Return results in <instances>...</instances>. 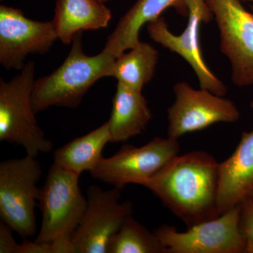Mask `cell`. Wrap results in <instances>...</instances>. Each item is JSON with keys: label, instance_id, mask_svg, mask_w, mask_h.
<instances>
[{"label": "cell", "instance_id": "6da1fadb", "mask_svg": "<svg viewBox=\"0 0 253 253\" xmlns=\"http://www.w3.org/2000/svg\"><path fill=\"white\" fill-rule=\"evenodd\" d=\"M220 163L204 151L177 155L146 184L187 228L220 216Z\"/></svg>", "mask_w": 253, "mask_h": 253}, {"label": "cell", "instance_id": "7a4b0ae2", "mask_svg": "<svg viewBox=\"0 0 253 253\" xmlns=\"http://www.w3.org/2000/svg\"><path fill=\"white\" fill-rule=\"evenodd\" d=\"M83 33L79 32L73 38L62 64L51 74L35 81L32 104L36 114L51 106L76 109L95 83L107 77L116 58L103 50L95 56L86 55L83 47Z\"/></svg>", "mask_w": 253, "mask_h": 253}, {"label": "cell", "instance_id": "3957f363", "mask_svg": "<svg viewBox=\"0 0 253 253\" xmlns=\"http://www.w3.org/2000/svg\"><path fill=\"white\" fill-rule=\"evenodd\" d=\"M35 64L26 63L11 81H0V141L22 146L26 155L49 153L53 143L37 122L32 104Z\"/></svg>", "mask_w": 253, "mask_h": 253}, {"label": "cell", "instance_id": "277c9868", "mask_svg": "<svg viewBox=\"0 0 253 253\" xmlns=\"http://www.w3.org/2000/svg\"><path fill=\"white\" fill-rule=\"evenodd\" d=\"M41 163L26 155L0 163V217L23 239L36 234L35 208L41 188Z\"/></svg>", "mask_w": 253, "mask_h": 253}, {"label": "cell", "instance_id": "5b68a950", "mask_svg": "<svg viewBox=\"0 0 253 253\" xmlns=\"http://www.w3.org/2000/svg\"><path fill=\"white\" fill-rule=\"evenodd\" d=\"M79 177L56 163L51 165L38 200L42 224L36 242L50 244L63 236H72L87 205Z\"/></svg>", "mask_w": 253, "mask_h": 253}, {"label": "cell", "instance_id": "8992f818", "mask_svg": "<svg viewBox=\"0 0 253 253\" xmlns=\"http://www.w3.org/2000/svg\"><path fill=\"white\" fill-rule=\"evenodd\" d=\"M179 152L178 139L157 136L141 147L123 145L113 156L101 158L89 172L120 190L129 184L145 186Z\"/></svg>", "mask_w": 253, "mask_h": 253}, {"label": "cell", "instance_id": "52a82bcc", "mask_svg": "<svg viewBox=\"0 0 253 253\" xmlns=\"http://www.w3.org/2000/svg\"><path fill=\"white\" fill-rule=\"evenodd\" d=\"M186 4L189 8L188 22L180 35L173 34L169 31L163 16L148 23V34L151 40L179 55L189 63L199 79L200 87L224 96L227 93V87L208 67L200 44L201 26L214 20V14L206 0H186Z\"/></svg>", "mask_w": 253, "mask_h": 253}, {"label": "cell", "instance_id": "ba28073f", "mask_svg": "<svg viewBox=\"0 0 253 253\" xmlns=\"http://www.w3.org/2000/svg\"><path fill=\"white\" fill-rule=\"evenodd\" d=\"M206 1L219 29L221 53L231 63L232 83L253 85V13L241 0Z\"/></svg>", "mask_w": 253, "mask_h": 253}, {"label": "cell", "instance_id": "9c48e42d", "mask_svg": "<svg viewBox=\"0 0 253 253\" xmlns=\"http://www.w3.org/2000/svg\"><path fill=\"white\" fill-rule=\"evenodd\" d=\"M175 101L168 109V136L179 139L218 123L237 122L241 113L236 104L208 89H194L186 82L173 86Z\"/></svg>", "mask_w": 253, "mask_h": 253}, {"label": "cell", "instance_id": "30bf717a", "mask_svg": "<svg viewBox=\"0 0 253 253\" xmlns=\"http://www.w3.org/2000/svg\"><path fill=\"white\" fill-rule=\"evenodd\" d=\"M154 232L166 253H245L246 249L239 229V206L184 232L167 224Z\"/></svg>", "mask_w": 253, "mask_h": 253}, {"label": "cell", "instance_id": "8fae6325", "mask_svg": "<svg viewBox=\"0 0 253 253\" xmlns=\"http://www.w3.org/2000/svg\"><path fill=\"white\" fill-rule=\"evenodd\" d=\"M121 197V190L116 187L106 191L96 185L88 188L85 212L72 235L76 253H107L111 238L132 215V203L120 202Z\"/></svg>", "mask_w": 253, "mask_h": 253}, {"label": "cell", "instance_id": "7c38bea8", "mask_svg": "<svg viewBox=\"0 0 253 253\" xmlns=\"http://www.w3.org/2000/svg\"><path fill=\"white\" fill-rule=\"evenodd\" d=\"M58 39L52 21L30 19L21 10L0 6V63L6 70H21L29 54L49 52Z\"/></svg>", "mask_w": 253, "mask_h": 253}, {"label": "cell", "instance_id": "4fadbf2b", "mask_svg": "<svg viewBox=\"0 0 253 253\" xmlns=\"http://www.w3.org/2000/svg\"><path fill=\"white\" fill-rule=\"evenodd\" d=\"M169 8H174L177 14L184 17L189 16L186 0H136L118 21L103 51L116 59L125 51L135 47L141 42V28L161 17Z\"/></svg>", "mask_w": 253, "mask_h": 253}, {"label": "cell", "instance_id": "5bb4252c", "mask_svg": "<svg viewBox=\"0 0 253 253\" xmlns=\"http://www.w3.org/2000/svg\"><path fill=\"white\" fill-rule=\"evenodd\" d=\"M253 189V129L244 131L234 152L220 163L219 214L239 206Z\"/></svg>", "mask_w": 253, "mask_h": 253}, {"label": "cell", "instance_id": "9a60e30c", "mask_svg": "<svg viewBox=\"0 0 253 253\" xmlns=\"http://www.w3.org/2000/svg\"><path fill=\"white\" fill-rule=\"evenodd\" d=\"M111 18V10L99 0H56L51 21L58 39L69 44L79 32L107 27Z\"/></svg>", "mask_w": 253, "mask_h": 253}, {"label": "cell", "instance_id": "2e32d148", "mask_svg": "<svg viewBox=\"0 0 253 253\" xmlns=\"http://www.w3.org/2000/svg\"><path fill=\"white\" fill-rule=\"evenodd\" d=\"M151 118L152 113L142 92L118 83L108 121L111 143L125 142L141 134Z\"/></svg>", "mask_w": 253, "mask_h": 253}, {"label": "cell", "instance_id": "e0dca14e", "mask_svg": "<svg viewBox=\"0 0 253 253\" xmlns=\"http://www.w3.org/2000/svg\"><path fill=\"white\" fill-rule=\"evenodd\" d=\"M111 136L106 122L85 135L76 138L54 151V163L81 176L94 169L103 158L102 152Z\"/></svg>", "mask_w": 253, "mask_h": 253}, {"label": "cell", "instance_id": "ac0fdd59", "mask_svg": "<svg viewBox=\"0 0 253 253\" xmlns=\"http://www.w3.org/2000/svg\"><path fill=\"white\" fill-rule=\"evenodd\" d=\"M159 53L149 43L140 42L128 52L118 56L111 65L107 77L134 90L141 91L154 77Z\"/></svg>", "mask_w": 253, "mask_h": 253}, {"label": "cell", "instance_id": "d6986e66", "mask_svg": "<svg viewBox=\"0 0 253 253\" xmlns=\"http://www.w3.org/2000/svg\"><path fill=\"white\" fill-rule=\"evenodd\" d=\"M107 253H166L154 232L129 216L110 239Z\"/></svg>", "mask_w": 253, "mask_h": 253}, {"label": "cell", "instance_id": "ffe728a7", "mask_svg": "<svg viewBox=\"0 0 253 253\" xmlns=\"http://www.w3.org/2000/svg\"><path fill=\"white\" fill-rule=\"evenodd\" d=\"M239 206V229L246 244L245 253H253V200L247 196Z\"/></svg>", "mask_w": 253, "mask_h": 253}, {"label": "cell", "instance_id": "44dd1931", "mask_svg": "<svg viewBox=\"0 0 253 253\" xmlns=\"http://www.w3.org/2000/svg\"><path fill=\"white\" fill-rule=\"evenodd\" d=\"M13 229L4 221L0 222V253H19L20 244L13 236Z\"/></svg>", "mask_w": 253, "mask_h": 253}, {"label": "cell", "instance_id": "7402d4cb", "mask_svg": "<svg viewBox=\"0 0 253 253\" xmlns=\"http://www.w3.org/2000/svg\"><path fill=\"white\" fill-rule=\"evenodd\" d=\"M19 253H51V245L23 239L22 244H20Z\"/></svg>", "mask_w": 253, "mask_h": 253}, {"label": "cell", "instance_id": "603a6c76", "mask_svg": "<svg viewBox=\"0 0 253 253\" xmlns=\"http://www.w3.org/2000/svg\"><path fill=\"white\" fill-rule=\"evenodd\" d=\"M248 196L251 198V199L253 200V189L251 191V192L249 193V194L248 195Z\"/></svg>", "mask_w": 253, "mask_h": 253}, {"label": "cell", "instance_id": "cb8c5ba5", "mask_svg": "<svg viewBox=\"0 0 253 253\" xmlns=\"http://www.w3.org/2000/svg\"><path fill=\"white\" fill-rule=\"evenodd\" d=\"M242 2H253V0H241Z\"/></svg>", "mask_w": 253, "mask_h": 253}, {"label": "cell", "instance_id": "d4e9b609", "mask_svg": "<svg viewBox=\"0 0 253 253\" xmlns=\"http://www.w3.org/2000/svg\"><path fill=\"white\" fill-rule=\"evenodd\" d=\"M99 1H101V2L103 3H106L108 1H109V0H99Z\"/></svg>", "mask_w": 253, "mask_h": 253}, {"label": "cell", "instance_id": "484cf974", "mask_svg": "<svg viewBox=\"0 0 253 253\" xmlns=\"http://www.w3.org/2000/svg\"><path fill=\"white\" fill-rule=\"evenodd\" d=\"M251 9H252V11H253V6H251Z\"/></svg>", "mask_w": 253, "mask_h": 253}, {"label": "cell", "instance_id": "4316f807", "mask_svg": "<svg viewBox=\"0 0 253 253\" xmlns=\"http://www.w3.org/2000/svg\"><path fill=\"white\" fill-rule=\"evenodd\" d=\"M1 1H3V0H1Z\"/></svg>", "mask_w": 253, "mask_h": 253}]
</instances>
